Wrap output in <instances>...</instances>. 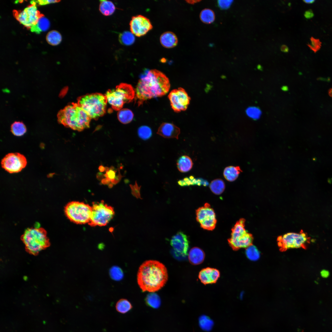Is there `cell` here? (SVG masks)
Masks as SVG:
<instances>
[{
    "label": "cell",
    "instance_id": "cell-19",
    "mask_svg": "<svg viewBox=\"0 0 332 332\" xmlns=\"http://www.w3.org/2000/svg\"><path fill=\"white\" fill-rule=\"evenodd\" d=\"M161 45L167 48H171L176 46L178 42L177 38L172 32L167 31L163 33L160 37Z\"/></svg>",
    "mask_w": 332,
    "mask_h": 332
},
{
    "label": "cell",
    "instance_id": "cell-22",
    "mask_svg": "<svg viewBox=\"0 0 332 332\" xmlns=\"http://www.w3.org/2000/svg\"><path fill=\"white\" fill-rule=\"evenodd\" d=\"M50 27L49 20L42 15H41L36 23L30 28L31 31L37 33L48 30Z\"/></svg>",
    "mask_w": 332,
    "mask_h": 332
},
{
    "label": "cell",
    "instance_id": "cell-33",
    "mask_svg": "<svg viewBox=\"0 0 332 332\" xmlns=\"http://www.w3.org/2000/svg\"><path fill=\"white\" fill-rule=\"evenodd\" d=\"M109 275L113 280L116 281L121 280L124 277L122 270L119 267L116 266H113L110 268Z\"/></svg>",
    "mask_w": 332,
    "mask_h": 332
},
{
    "label": "cell",
    "instance_id": "cell-5",
    "mask_svg": "<svg viewBox=\"0 0 332 332\" xmlns=\"http://www.w3.org/2000/svg\"><path fill=\"white\" fill-rule=\"evenodd\" d=\"M107 100L105 95L98 93L78 97L77 104L91 119L96 120L105 113Z\"/></svg>",
    "mask_w": 332,
    "mask_h": 332
},
{
    "label": "cell",
    "instance_id": "cell-23",
    "mask_svg": "<svg viewBox=\"0 0 332 332\" xmlns=\"http://www.w3.org/2000/svg\"><path fill=\"white\" fill-rule=\"evenodd\" d=\"M240 171V169L239 166H228L224 170L223 176L227 181L232 182L237 178Z\"/></svg>",
    "mask_w": 332,
    "mask_h": 332
},
{
    "label": "cell",
    "instance_id": "cell-47",
    "mask_svg": "<svg viewBox=\"0 0 332 332\" xmlns=\"http://www.w3.org/2000/svg\"><path fill=\"white\" fill-rule=\"evenodd\" d=\"M314 0H303V1L305 3L307 4H311L315 2Z\"/></svg>",
    "mask_w": 332,
    "mask_h": 332
},
{
    "label": "cell",
    "instance_id": "cell-37",
    "mask_svg": "<svg viewBox=\"0 0 332 332\" xmlns=\"http://www.w3.org/2000/svg\"><path fill=\"white\" fill-rule=\"evenodd\" d=\"M246 113L250 118L256 120L260 117L261 114V111L258 108L251 107L247 109L246 110Z\"/></svg>",
    "mask_w": 332,
    "mask_h": 332
},
{
    "label": "cell",
    "instance_id": "cell-39",
    "mask_svg": "<svg viewBox=\"0 0 332 332\" xmlns=\"http://www.w3.org/2000/svg\"><path fill=\"white\" fill-rule=\"evenodd\" d=\"M130 186L131 190V193L132 195L137 199H142L141 198L140 194V189L141 186H139L136 182L135 181L134 185H130Z\"/></svg>",
    "mask_w": 332,
    "mask_h": 332
},
{
    "label": "cell",
    "instance_id": "cell-24",
    "mask_svg": "<svg viewBox=\"0 0 332 332\" xmlns=\"http://www.w3.org/2000/svg\"><path fill=\"white\" fill-rule=\"evenodd\" d=\"M100 12L104 15H112L115 10V6L112 2L109 1L101 0L99 6Z\"/></svg>",
    "mask_w": 332,
    "mask_h": 332
},
{
    "label": "cell",
    "instance_id": "cell-4",
    "mask_svg": "<svg viewBox=\"0 0 332 332\" xmlns=\"http://www.w3.org/2000/svg\"><path fill=\"white\" fill-rule=\"evenodd\" d=\"M21 239L27 251L33 255H37L50 244L46 231L42 227L27 229Z\"/></svg>",
    "mask_w": 332,
    "mask_h": 332
},
{
    "label": "cell",
    "instance_id": "cell-17",
    "mask_svg": "<svg viewBox=\"0 0 332 332\" xmlns=\"http://www.w3.org/2000/svg\"><path fill=\"white\" fill-rule=\"evenodd\" d=\"M157 133L165 138L178 139L180 129L173 124L163 123L159 127Z\"/></svg>",
    "mask_w": 332,
    "mask_h": 332
},
{
    "label": "cell",
    "instance_id": "cell-40",
    "mask_svg": "<svg viewBox=\"0 0 332 332\" xmlns=\"http://www.w3.org/2000/svg\"><path fill=\"white\" fill-rule=\"evenodd\" d=\"M233 1V0H219L218 1L217 3L220 9L225 10L230 7Z\"/></svg>",
    "mask_w": 332,
    "mask_h": 332
},
{
    "label": "cell",
    "instance_id": "cell-8",
    "mask_svg": "<svg viewBox=\"0 0 332 332\" xmlns=\"http://www.w3.org/2000/svg\"><path fill=\"white\" fill-rule=\"evenodd\" d=\"M65 214L71 222L77 224H84L89 222L92 207L82 202H69L65 207Z\"/></svg>",
    "mask_w": 332,
    "mask_h": 332
},
{
    "label": "cell",
    "instance_id": "cell-49",
    "mask_svg": "<svg viewBox=\"0 0 332 332\" xmlns=\"http://www.w3.org/2000/svg\"><path fill=\"white\" fill-rule=\"evenodd\" d=\"M302 332H303V331H302Z\"/></svg>",
    "mask_w": 332,
    "mask_h": 332
},
{
    "label": "cell",
    "instance_id": "cell-31",
    "mask_svg": "<svg viewBox=\"0 0 332 332\" xmlns=\"http://www.w3.org/2000/svg\"><path fill=\"white\" fill-rule=\"evenodd\" d=\"M11 131L15 136H21L23 135L26 131V127L22 122L15 121L11 126Z\"/></svg>",
    "mask_w": 332,
    "mask_h": 332
},
{
    "label": "cell",
    "instance_id": "cell-34",
    "mask_svg": "<svg viewBox=\"0 0 332 332\" xmlns=\"http://www.w3.org/2000/svg\"><path fill=\"white\" fill-rule=\"evenodd\" d=\"M247 258L251 261H255L260 257V253L255 247L252 245L246 248L245 251Z\"/></svg>",
    "mask_w": 332,
    "mask_h": 332
},
{
    "label": "cell",
    "instance_id": "cell-38",
    "mask_svg": "<svg viewBox=\"0 0 332 332\" xmlns=\"http://www.w3.org/2000/svg\"><path fill=\"white\" fill-rule=\"evenodd\" d=\"M311 43L307 44L310 48L316 53L320 49L321 46V42L319 39H316L313 37L310 38Z\"/></svg>",
    "mask_w": 332,
    "mask_h": 332
},
{
    "label": "cell",
    "instance_id": "cell-45",
    "mask_svg": "<svg viewBox=\"0 0 332 332\" xmlns=\"http://www.w3.org/2000/svg\"><path fill=\"white\" fill-rule=\"evenodd\" d=\"M280 49L281 51L284 52H288L289 51L288 47L286 45H284L281 46Z\"/></svg>",
    "mask_w": 332,
    "mask_h": 332
},
{
    "label": "cell",
    "instance_id": "cell-36",
    "mask_svg": "<svg viewBox=\"0 0 332 332\" xmlns=\"http://www.w3.org/2000/svg\"><path fill=\"white\" fill-rule=\"evenodd\" d=\"M138 134L140 138L143 140H147L151 136L152 132L149 127L144 125L141 126L138 129Z\"/></svg>",
    "mask_w": 332,
    "mask_h": 332
},
{
    "label": "cell",
    "instance_id": "cell-15",
    "mask_svg": "<svg viewBox=\"0 0 332 332\" xmlns=\"http://www.w3.org/2000/svg\"><path fill=\"white\" fill-rule=\"evenodd\" d=\"M129 25L131 32L138 37L145 35L153 27L149 19L141 15L132 17Z\"/></svg>",
    "mask_w": 332,
    "mask_h": 332
},
{
    "label": "cell",
    "instance_id": "cell-28",
    "mask_svg": "<svg viewBox=\"0 0 332 332\" xmlns=\"http://www.w3.org/2000/svg\"><path fill=\"white\" fill-rule=\"evenodd\" d=\"M200 18L203 23L209 24L212 23L215 20V15L214 12L209 9H205L201 12Z\"/></svg>",
    "mask_w": 332,
    "mask_h": 332
},
{
    "label": "cell",
    "instance_id": "cell-2",
    "mask_svg": "<svg viewBox=\"0 0 332 332\" xmlns=\"http://www.w3.org/2000/svg\"><path fill=\"white\" fill-rule=\"evenodd\" d=\"M168 279L165 266L156 260L146 261L140 266L137 275L138 283L143 291L154 292L163 287Z\"/></svg>",
    "mask_w": 332,
    "mask_h": 332
},
{
    "label": "cell",
    "instance_id": "cell-16",
    "mask_svg": "<svg viewBox=\"0 0 332 332\" xmlns=\"http://www.w3.org/2000/svg\"><path fill=\"white\" fill-rule=\"evenodd\" d=\"M170 244L179 255L185 257L188 255L189 241L187 236L183 232H178L173 236Z\"/></svg>",
    "mask_w": 332,
    "mask_h": 332
},
{
    "label": "cell",
    "instance_id": "cell-44",
    "mask_svg": "<svg viewBox=\"0 0 332 332\" xmlns=\"http://www.w3.org/2000/svg\"><path fill=\"white\" fill-rule=\"evenodd\" d=\"M320 274L323 278H327L329 275L330 273L328 271L326 270H323L321 271Z\"/></svg>",
    "mask_w": 332,
    "mask_h": 332
},
{
    "label": "cell",
    "instance_id": "cell-12",
    "mask_svg": "<svg viewBox=\"0 0 332 332\" xmlns=\"http://www.w3.org/2000/svg\"><path fill=\"white\" fill-rule=\"evenodd\" d=\"M27 163L25 157L19 153H11L7 154L2 160V168L10 173L20 172Z\"/></svg>",
    "mask_w": 332,
    "mask_h": 332
},
{
    "label": "cell",
    "instance_id": "cell-32",
    "mask_svg": "<svg viewBox=\"0 0 332 332\" xmlns=\"http://www.w3.org/2000/svg\"><path fill=\"white\" fill-rule=\"evenodd\" d=\"M46 40L50 44L55 45L59 44L61 41L62 38L60 34L56 30H52L47 34Z\"/></svg>",
    "mask_w": 332,
    "mask_h": 332
},
{
    "label": "cell",
    "instance_id": "cell-27",
    "mask_svg": "<svg viewBox=\"0 0 332 332\" xmlns=\"http://www.w3.org/2000/svg\"><path fill=\"white\" fill-rule=\"evenodd\" d=\"M115 308L116 310L122 314H125L129 311L132 308V306L128 300L121 298L117 302Z\"/></svg>",
    "mask_w": 332,
    "mask_h": 332
},
{
    "label": "cell",
    "instance_id": "cell-46",
    "mask_svg": "<svg viewBox=\"0 0 332 332\" xmlns=\"http://www.w3.org/2000/svg\"><path fill=\"white\" fill-rule=\"evenodd\" d=\"M200 1L199 0H187L186 1V2L189 4H193L195 3L199 2Z\"/></svg>",
    "mask_w": 332,
    "mask_h": 332
},
{
    "label": "cell",
    "instance_id": "cell-7",
    "mask_svg": "<svg viewBox=\"0 0 332 332\" xmlns=\"http://www.w3.org/2000/svg\"><path fill=\"white\" fill-rule=\"evenodd\" d=\"M245 221L244 219H240L231 229V236L228 239V242L230 246L234 250L246 248L252 245L253 237L245 229Z\"/></svg>",
    "mask_w": 332,
    "mask_h": 332
},
{
    "label": "cell",
    "instance_id": "cell-18",
    "mask_svg": "<svg viewBox=\"0 0 332 332\" xmlns=\"http://www.w3.org/2000/svg\"><path fill=\"white\" fill-rule=\"evenodd\" d=\"M219 276L220 272L218 270L210 267L202 269L199 274L200 281L205 285L215 283Z\"/></svg>",
    "mask_w": 332,
    "mask_h": 332
},
{
    "label": "cell",
    "instance_id": "cell-1",
    "mask_svg": "<svg viewBox=\"0 0 332 332\" xmlns=\"http://www.w3.org/2000/svg\"><path fill=\"white\" fill-rule=\"evenodd\" d=\"M170 86L168 78L163 73L156 69L148 70L138 81L135 89V102L139 106L148 99L163 96Z\"/></svg>",
    "mask_w": 332,
    "mask_h": 332
},
{
    "label": "cell",
    "instance_id": "cell-6",
    "mask_svg": "<svg viewBox=\"0 0 332 332\" xmlns=\"http://www.w3.org/2000/svg\"><path fill=\"white\" fill-rule=\"evenodd\" d=\"M105 96L112 108L115 110L119 111L125 103L130 102L135 98V92L131 85L122 83L115 89L109 90Z\"/></svg>",
    "mask_w": 332,
    "mask_h": 332
},
{
    "label": "cell",
    "instance_id": "cell-3",
    "mask_svg": "<svg viewBox=\"0 0 332 332\" xmlns=\"http://www.w3.org/2000/svg\"><path fill=\"white\" fill-rule=\"evenodd\" d=\"M57 116L59 123L78 131L89 128L91 119L77 103L65 106L59 111Z\"/></svg>",
    "mask_w": 332,
    "mask_h": 332
},
{
    "label": "cell",
    "instance_id": "cell-14",
    "mask_svg": "<svg viewBox=\"0 0 332 332\" xmlns=\"http://www.w3.org/2000/svg\"><path fill=\"white\" fill-rule=\"evenodd\" d=\"M17 19L27 28H30L37 23L41 15L37 10L34 2L23 10L15 14Z\"/></svg>",
    "mask_w": 332,
    "mask_h": 332
},
{
    "label": "cell",
    "instance_id": "cell-42",
    "mask_svg": "<svg viewBox=\"0 0 332 332\" xmlns=\"http://www.w3.org/2000/svg\"><path fill=\"white\" fill-rule=\"evenodd\" d=\"M36 1L38 3V4L39 5H46V4L51 3H55V2H58L59 1H57V0H38L37 1Z\"/></svg>",
    "mask_w": 332,
    "mask_h": 332
},
{
    "label": "cell",
    "instance_id": "cell-35",
    "mask_svg": "<svg viewBox=\"0 0 332 332\" xmlns=\"http://www.w3.org/2000/svg\"><path fill=\"white\" fill-rule=\"evenodd\" d=\"M202 182L204 181H202L200 179H196L194 177L191 176L189 177H185L182 180H179L178 181V184L180 186H184L195 184L200 185L202 184V183L204 182Z\"/></svg>",
    "mask_w": 332,
    "mask_h": 332
},
{
    "label": "cell",
    "instance_id": "cell-26",
    "mask_svg": "<svg viewBox=\"0 0 332 332\" xmlns=\"http://www.w3.org/2000/svg\"><path fill=\"white\" fill-rule=\"evenodd\" d=\"M210 188L211 192L216 195H220L224 191L225 184L223 181L220 179L213 180L210 184Z\"/></svg>",
    "mask_w": 332,
    "mask_h": 332
},
{
    "label": "cell",
    "instance_id": "cell-11",
    "mask_svg": "<svg viewBox=\"0 0 332 332\" xmlns=\"http://www.w3.org/2000/svg\"><path fill=\"white\" fill-rule=\"evenodd\" d=\"M196 219L203 229L212 231L216 225L217 220L215 212L210 204L205 203L196 210Z\"/></svg>",
    "mask_w": 332,
    "mask_h": 332
},
{
    "label": "cell",
    "instance_id": "cell-29",
    "mask_svg": "<svg viewBox=\"0 0 332 332\" xmlns=\"http://www.w3.org/2000/svg\"><path fill=\"white\" fill-rule=\"evenodd\" d=\"M145 302L147 305L154 309H157L160 306L161 300L159 296L156 293H151L146 296Z\"/></svg>",
    "mask_w": 332,
    "mask_h": 332
},
{
    "label": "cell",
    "instance_id": "cell-20",
    "mask_svg": "<svg viewBox=\"0 0 332 332\" xmlns=\"http://www.w3.org/2000/svg\"><path fill=\"white\" fill-rule=\"evenodd\" d=\"M205 258L203 251L198 247H194L189 251L188 259L190 262L194 265L199 264L203 262Z\"/></svg>",
    "mask_w": 332,
    "mask_h": 332
},
{
    "label": "cell",
    "instance_id": "cell-21",
    "mask_svg": "<svg viewBox=\"0 0 332 332\" xmlns=\"http://www.w3.org/2000/svg\"><path fill=\"white\" fill-rule=\"evenodd\" d=\"M176 165L177 169L180 172H186L192 168L193 163L190 157L187 155H183L177 160Z\"/></svg>",
    "mask_w": 332,
    "mask_h": 332
},
{
    "label": "cell",
    "instance_id": "cell-43",
    "mask_svg": "<svg viewBox=\"0 0 332 332\" xmlns=\"http://www.w3.org/2000/svg\"><path fill=\"white\" fill-rule=\"evenodd\" d=\"M304 16L306 18L310 19L314 16V14L312 10H309L305 12Z\"/></svg>",
    "mask_w": 332,
    "mask_h": 332
},
{
    "label": "cell",
    "instance_id": "cell-48",
    "mask_svg": "<svg viewBox=\"0 0 332 332\" xmlns=\"http://www.w3.org/2000/svg\"><path fill=\"white\" fill-rule=\"evenodd\" d=\"M329 96L332 97V88L330 89L328 92Z\"/></svg>",
    "mask_w": 332,
    "mask_h": 332
},
{
    "label": "cell",
    "instance_id": "cell-9",
    "mask_svg": "<svg viewBox=\"0 0 332 332\" xmlns=\"http://www.w3.org/2000/svg\"><path fill=\"white\" fill-rule=\"evenodd\" d=\"M92 212L88 224L91 226L106 225L114 214L113 208L103 201L93 203Z\"/></svg>",
    "mask_w": 332,
    "mask_h": 332
},
{
    "label": "cell",
    "instance_id": "cell-13",
    "mask_svg": "<svg viewBox=\"0 0 332 332\" xmlns=\"http://www.w3.org/2000/svg\"><path fill=\"white\" fill-rule=\"evenodd\" d=\"M172 108L176 112L186 109L190 101V98L183 88H180L172 90L168 95Z\"/></svg>",
    "mask_w": 332,
    "mask_h": 332
},
{
    "label": "cell",
    "instance_id": "cell-10",
    "mask_svg": "<svg viewBox=\"0 0 332 332\" xmlns=\"http://www.w3.org/2000/svg\"><path fill=\"white\" fill-rule=\"evenodd\" d=\"M279 246L284 250L305 247L310 241L307 234L301 230L299 233L290 232L278 238Z\"/></svg>",
    "mask_w": 332,
    "mask_h": 332
},
{
    "label": "cell",
    "instance_id": "cell-25",
    "mask_svg": "<svg viewBox=\"0 0 332 332\" xmlns=\"http://www.w3.org/2000/svg\"><path fill=\"white\" fill-rule=\"evenodd\" d=\"M134 115L132 112L128 109H122L119 111L117 113L118 120L124 124H128L132 120Z\"/></svg>",
    "mask_w": 332,
    "mask_h": 332
},
{
    "label": "cell",
    "instance_id": "cell-41",
    "mask_svg": "<svg viewBox=\"0 0 332 332\" xmlns=\"http://www.w3.org/2000/svg\"><path fill=\"white\" fill-rule=\"evenodd\" d=\"M107 170L105 175V176L106 177L107 181H113L116 177L117 172L111 168H108Z\"/></svg>",
    "mask_w": 332,
    "mask_h": 332
},
{
    "label": "cell",
    "instance_id": "cell-30",
    "mask_svg": "<svg viewBox=\"0 0 332 332\" xmlns=\"http://www.w3.org/2000/svg\"><path fill=\"white\" fill-rule=\"evenodd\" d=\"M119 39L121 44L125 45H130L134 43L135 38L134 35L131 32L126 31L119 34Z\"/></svg>",
    "mask_w": 332,
    "mask_h": 332
}]
</instances>
